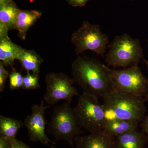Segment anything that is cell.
<instances>
[{"instance_id": "1", "label": "cell", "mask_w": 148, "mask_h": 148, "mask_svg": "<svg viewBox=\"0 0 148 148\" xmlns=\"http://www.w3.org/2000/svg\"><path fill=\"white\" fill-rule=\"evenodd\" d=\"M71 70L74 83L84 93L103 98L114 89L108 66L98 59L78 55L72 63Z\"/></svg>"}, {"instance_id": "2", "label": "cell", "mask_w": 148, "mask_h": 148, "mask_svg": "<svg viewBox=\"0 0 148 148\" xmlns=\"http://www.w3.org/2000/svg\"><path fill=\"white\" fill-rule=\"evenodd\" d=\"M107 121L123 120L141 123L145 116L144 97L123 93L114 89L103 98Z\"/></svg>"}, {"instance_id": "3", "label": "cell", "mask_w": 148, "mask_h": 148, "mask_svg": "<svg viewBox=\"0 0 148 148\" xmlns=\"http://www.w3.org/2000/svg\"><path fill=\"white\" fill-rule=\"evenodd\" d=\"M105 61L113 68L123 69L138 65L143 57L140 40L125 34L116 36L108 46Z\"/></svg>"}, {"instance_id": "4", "label": "cell", "mask_w": 148, "mask_h": 148, "mask_svg": "<svg viewBox=\"0 0 148 148\" xmlns=\"http://www.w3.org/2000/svg\"><path fill=\"white\" fill-rule=\"evenodd\" d=\"M47 131L57 140L73 146L75 139L82 133L71 104L65 102L53 109Z\"/></svg>"}, {"instance_id": "5", "label": "cell", "mask_w": 148, "mask_h": 148, "mask_svg": "<svg viewBox=\"0 0 148 148\" xmlns=\"http://www.w3.org/2000/svg\"><path fill=\"white\" fill-rule=\"evenodd\" d=\"M76 119L82 128L90 133L103 130L106 125V114L98 98L83 92L73 108Z\"/></svg>"}, {"instance_id": "6", "label": "cell", "mask_w": 148, "mask_h": 148, "mask_svg": "<svg viewBox=\"0 0 148 148\" xmlns=\"http://www.w3.org/2000/svg\"><path fill=\"white\" fill-rule=\"evenodd\" d=\"M71 41L77 55L90 50L97 55L104 56L109 44L108 37L102 32L100 26L87 21H84L81 27L72 34Z\"/></svg>"}, {"instance_id": "7", "label": "cell", "mask_w": 148, "mask_h": 148, "mask_svg": "<svg viewBox=\"0 0 148 148\" xmlns=\"http://www.w3.org/2000/svg\"><path fill=\"white\" fill-rule=\"evenodd\" d=\"M108 69L114 89L119 92L145 97L147 91V79L138 65L121 70Z\"/></svg>"}, {"instance_id": "8", "label": "cell", "mask_w": 148, "mask_h": 148, "mask_svg": "<svg viewBox=\"0 0 148 148\" xmlns=\"http://www.w3.org/2000/svg\"><path fill=\"white\" fill-rule=\"evenodd\" d=\"M45 81L46 92L44 101L48 106H53L61 101L71 104L74 97L79 95L73 79L66 74L49 73L46 75Z\"/></svg>"}, {"instance_id": "9", "label": "cell", "mask_w": 148, "mask_h": 148, "mask_svg": "<svg viewBox=\"0 0 148 148\" xmlns=\"http://www.w3.org/2000/svg\"><path fill=\"white\" fill-rule=\"evenodd\" d=\"M51 106H45L42 101L40 105H34L32 108V113L27 116L24 121V125L28 131L29 140L34 143L40 142L44 145L49 143L55 145L45 133L47 121L45 111Z\"/></svg>"}, {"instance_id": "10", "label": "cell", "mask_w": 148, "mask_h": 148, "mask_svg": "<svg viewBox=\"0 0 148 148\" xmlns=\"http://www.w3.org/2000/svg\"><path fill=\"white\" fill-rule=\"evenodd\" d=\"M115 138L103 130L77 136L74 141L76 148H114Z\"/></svg>"}, {"instance_id": "11", "label": "cell", "mask_w": 148, "mask_h": 148, "mask_svg": "<svg viewBox=\"0 0 148 148\" xmlns=\"http://www.w3.org/2000/svg\"><path fill=\"white\" fill-rule=\"evenodd\" d=\"M20 10L12 0L0 3V38H9L11 30H16V21Z\"/></svg>"}, {"instance_id": "12", "label": "cell", "mask_w": 148, "mask_h": 148, "mask_svg": "<svg viewBox=\"0 0 148 148\" xmlns=\"http://www.w3.org/2000/svg\"><path fill=\"white\" fill-rule=\"evenodd\" d=\"M147 141L143 131L135 129L116 137L114 148H145Z\"/></svg>"}, {"instance_id": "13", "label": "cell", "mask_w": 148, "mask_h": 148, "mask_svg": "<svg viewBox=\"0 0 148 148\" xmlns=\"http://www.w3.org/2000/svg\"><path fill=\"white\" fill-rule=\"evenodd\" d=\"M42 13L37 10H20L16 21V30L18 36L24 40L29 29L40 18Z\"/></svg>"}, {"instance_id": "14", "label": "cell", "mask_w": 148, "mask_h": 148, "mask_svg": "<svg viewBox=\"0 0 148 148\" xmlns=\"http://www.w3.org/2000/svg\"><path fill=\"white\" fill-rule=\"evenodd\" d=\"M22 48L12 42L9 37L0 38V60L5 66H12L17 59Z\"/></svg>"}, {"instance_id": "15", "label": "cell", "mask_w": 148, "mask_h": 148, "mask_svg": "<svg viewBox=\"0 0 148 148\" xmlns=\"http://www.w3.org/2000/svg\"><path fill=\"white\" fill-rule=\"evenodd\" d=\"M17 60L27 72H32V74L39 76L43 60L34 50L23 48Z\"/></svg>"}, {"instance_id": "16", "label": "cell", "mask_w": 148, "mask_h": 148, "mask_svg": "<svg viewBox=\"0 0 148 148\" xmlns=\"http://www.w3.org/2000/svg\"><path fill=\"white\" fill-rule=\"evenodd\" d=\"M140 123L120 119L108 121L103 130L116 138L132 130L138 129Z\"/></svg>"}, {"instance_id": "17", "label": "cell", "mask_w": 148, "mask_h": 148, "mask_svg": "<svg viewBox=\"0 0 148 148\" xmlns=\"http://www.w3.org/2000/svg\"><path fill=\"white\" fill-rule=\"evenodd\" d=\"M23 123L20 121L12 118L0 116V135L10 140L16 138L19 130Z\"/></svg>"}, {"instance_id": "18", "label": "cell", "mask_w": 148, "mask_h": 148, "mask_svg": "<svg viewBox=\"0 0 148 148\" xmlns=\"http://www.w3.org/2000/svg\"><path fill=\"white\" fill-rule=\"evenodd\" d=\"M39 87V76L27 71L26 75L23 77L22 88L26 90H34Z\"/></svg>"}, {"instance_id": "19", "label": "cell", "mask_w": 148, "mask_h": 148, "mask_svg": "<svg viewBox=\"0 0 148 148\" xmlns=\"http://www.w3.org/2000/svg\"><path fill=\"white\" fill-rule=\"evenodd\" d=\"M23 77L15 69L12 68V71L9 75V87L11 90H15L21 88H22L23 84Z\"/></svg>"}, {"instance_id": "20", "label": "cell", "mask_w": 148, "mask_h": 148, "mask_svg": "<svg viewBox=\"0 0 148 148\" xmlns=\"http://www.w3.org/2000/svg\"><path fill=\"white\" fill-rule=\"evenodd\" d=\"M5 65L1 61L0 62V92L3 91L5 87V83L9 74L7 70L5 68Z\"/></svg>"}, {"instance_id": "21", "label": "cell", "mask_w": 148, "mask_h": 148, "mask_svg": "<svg viewBox=\"0 0 148 148\" xmlns=\"http://www.w3.org/2000/svg\"><path fill=\"white\" fill-rule=\"evenodd\" d=\"M10 148H31L22 141L15 139L12 141Z\"/></svg>"}, {"instance_id": "22", "label": "cell", "mask_w": 148, "mask_h": 148, "mask_svg": "<svg viewBox=\"0 0 148 148\" xmlns=\"http://www.w3.org/2000/svg\"><path fill=\"white\" fill-rule=\"evenodd\" d=\"M141 127L142 131L145 134L148 141V114L141 122Z\"/></svg>"}, {"instance_id": "23", "label": "cell", "mask_w": 148, "mask_h": 148, "mask_svg": "<svg viewBox=\"0 0 148 148\" xmlns=\"http://www.w3.org/2000/svg\"><path fill=\"white\" fill-rule=\"evenodd\" d=\"M12 140L4 137H0V148H10Z\"/></svg>"}, {"instance_id": "24", "label": "cell", "mask_w": 148, "mask_h": 148, "mask_svg": "<svg viewBox=\"0 0 148 148\" xmlns=\"http://www.w3.org/2000/svg\"><path fill=\"white\" fill-rule=\"evenodd\" d=\"M69 3L74 7L83 6L89 0H66Z\"/></svg>"}, {"instance_id": "25", "label": "cell", "mask_w": 148, "mask_h": 148, "mask_svg": "<svg viewBox=\"0 0 148 148\" xmlns=\"http://www.w3.org/2000/svg\"><path fill=\"white\" fill-rule=\"evenodd\" d=\"M143 60H144L145 63L148 71V60H146L144 58L143 59ZM144 98H145L146 102H148V77L147 79V91L145 96L144 97Z\"/></svg>"}, {"instance_id": "26", "label": "cell", "mask_w": 148, "mask_h": 148, "mask_svg": "<svg viewBox=\"0 0 148 148\" xmlns=\"http://www.w3.org/2000/svg\"><path fill=\"white\" fill-rule=\"evenodd\" d=\"M50 148H56L55 147H53V146H51V147Z\"/></svg>"}, {"instance_id": "27", "label": "cell", "mask_w": 148, "mask_h": 148, "mask_svg": "<svg viewBox=\"0 0 148 148\" xmlns=\"http://www.w3.org/2000/svg\"><path fill=\"white\" fill-rule=\"evenodd\" d=\"M147 44H148V38L147 40Z\"/></svg>"}]
</instances>
